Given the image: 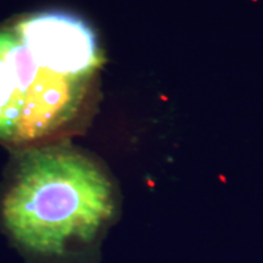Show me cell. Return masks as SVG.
I'll use <instances>...</instances> for the list:
<instances>
[{"instance_id": "6da1fadb", "label": "cell", "mask_w": 263, "mask_h": 263, "mask_svg": "<svg viewBox=\"0 0 263 263\" xmlns=\"http://www.w3.org/2000/svg\"><path fill=\"white\" fill-rule=\"evenodd\" d=\"M116 210L107 174L67 149L32 151L18 163L2 201V218L21 249L67 258L98 242Z\"/></svg>"}, {"instance_id": "3957f363", "label": "cell", "mask_w": 263, "mask_h": 263, "mask_svg": "<svg viewBox=\"0 0 263 263\" xmlns=\"http://www.w3.org/2000/svg\"><path fill=\"white\" fill-rule=\"evenodd\" d=\"M14 31L37 64L54 73L87 81L100 66L97 35L77 16L41 12L21 20Z\"/></svg>"}, {"instance_id": "7a4b0ae2", "label": "cell", "mask_w": 263, "mask_h": 263, "mask_svg": "<svg viewBox=\"0 0 263 263\" xmlns=\"http://www.w3.org/2000/svg\"><path fill=\"white\" fill-rule=\"evenodd\" d=\"M84 80L37 64L14 29H0V138L22 143L42 138L77 111Z\"/></svg>"}]
</instances>
